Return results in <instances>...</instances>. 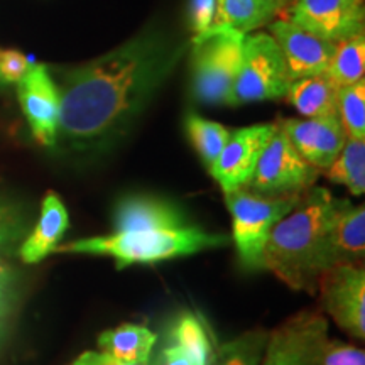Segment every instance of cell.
<instances>
[{"label": "cell", "mask_w": 365, "mask_h": 365, "mask_svg": "<svg viewBox=\"0 0 365 365\" xmlns=\"http://www.w3.org/2000/svg\"><path fill=\"white\" fill-rule=\"evenodd\" d=\"M29 66V59L21 51L16 49L0 51V81L4 83H19Z\"/></svg>", "instance_id": "cell-27"}, {"label": "cell", "mask_w": 365, "mask_h": 365, "mask_svg": "<svg viewBox=\"0 0 365 365\" xmlns=\"http://www.w3.org/2000/svg\"><path fill=\"white\" fill-rule=\"evenodd\" d=\"M22 113L41 145H56L59 130V90L44 65H31L17 86Z\"/></svg>", "instance_id": "cell-11"}, {"label": "cell", "mask_w": 365, "mask_h": 365, "mask_svg": "<svg viewBox=\"0 0 365 365\" xmlns=\"http://www.w3.org/2000/svg\"><path fill=\"white\" fill-rule=\"evenodd\" d=\"M318 176L319 170L299 156L277 124L245 190L262 196L299 195L314 186Z\"/></svg>", "instance_id": "cell-7"}, {"label": "cell", "mask_w": 365, "mask_h": 365, "mask_svg": "<svg viewBox=\"0 0 365 365\" xmlns=\"http://www.w3.org/2000/svg\"><path fill=\"white\" fill-rule=\"evenodd\" d=\"M12 220L11 212H9V207L0 200V228L7 227V223Z\"/></svg>", "instance_id": "cell-32"}, {"label": "cell", "mask_w": 365, "mask_h": 365, "mask_svg": "<svg viewBox=\"0 0 365 365\" xmlns=\"http://www.w3.org/2000/svg\"><path fill=\"white\" fill-rule=\"evenodd\" d=\"M340 198L322 186L299 195L294 208L269 232L261 269L272 272L291 289L317 293L323 267L325 235Z\"/></svg>", "instance_id": "cell-2"}, {"label": "cell", "mask_w": 365, "mask_h": 365, "mask_svg": "<svg viewBox=\"0 0 365 365\" xmlns=\"http://www.w3.org/2000/svg\"><path fill=\"white\" fill-rule=\"evenodd\" d=\"M269 331L254 328L225 341L212 352L207 365H259L266 350Z\"/></svg>", "instance_id": "cell-24"}, {"label": "cell", "mask_w": 365, "mask_h": 365, "mask_svg": "<svg viewBox=\"0 0 365 365\" xmlns=\"http://www.w3.org/2000/svg\"><path fill=\"white\" fill-rule=\"evenodd\" d=\"M289 83L284 56L272 36L266 33L245 34L230 107L282 98Z\"/></svg>", "instance_id": "cell-6"}, {"label": "cell", "mask_w": 365, "mask_h": 365, "mask_svg": "<svg viewBox=\"0 0 365 365\" xmlns=\"http://www.w3.org/2000/svg\"><path fill=\"white\" fill-rule=\"evenodd\" d=\"M217 0H190L188 6V21L190 29L195 36L202 34L213 24L215 17Z\"/></svg>", "instance_id": "cell-29"}, {"label": "cell", "mask_w": 365, "mask_h": 365, "mask_svg": "<svg viewBox=\"0 0 365 365\" xmlns=\"http://www.w3.org/2000/svg\"><path fill=\"white\" fill-rule=\"evenodd\" d=\"M186 44L161 31H145L59 80V130L78 148H102L132 122L178 65Z\"/></svg>", "instance_id": "cell-1"}, {"label": "cell", "mask_w": 365, "mask_h": 365, "mask_svg": "<svg viewBox=\"0 0 365 365\" xmlns=\"http://www.w3.org/2000/svg\"><path fill=\"white\" fill-rule=\"evenodd\" d=\"M70 227V218L65 203L53 191L46 193L41 203L39 220L36 223L33 232L21 245L19 255L26 264H38L44 261L49 254L59 245V240L66 234Z\"/></svg>", "instance_id": "cell-17"}, {"label": "cell", "mask_w": 365, "mask_h": 365, "mask_svg": "<svg viewBox=\"0 0 365 365\" xmlns=\"http://www.w3.org/2000/svg\"><path fill=\"white\" fill-rule=\"evenodd\" d=\"M269 31L284 56L291 81L318 76L327 71L336 43L309 34L289 19L269 22Z\"/></svg>", "instance_id": "cell-13"}, {"label": "cell", "mask_w": 365, "mask_h": 365, "mask_svg": "<svg viewBox=\"0 0 365 365\" xmlns=\"http://www.w3.org/2000/svg\"><path fill=\"white\" fill-rule=\"evenodd\" d=\"M279 127L304 161L325 171L344 148L346 134L339 115L317 118H286Z\"/></svg>", "instance_id": "cell-14"}, {"label": "cell", "mask_w": 365, "mask_h": 365, "mask_svg": "<svg viewBox=\"0 0 365 365\" xmlns=\"http://www.w3.org/2000/svg\"><path fill=\"white\" fill-rule=\"evenodd\" d=\"M286 11L291 22L330 43L364 33V0H294Z\"/></svg>", "instance_id": "cell-10"}, {"label": "cell", "mask_w": 365, "mask_h": 365, "mask_svg": "<svg viewBox=\"0 0 365 365\" xmlns=\"http://www.w3.org/2000/svg\"><path fill=\"white\" fill-rule=\"evenodd\" d=\"M228 240L227 235L208 234L203 228L190 225L178 230L113 232L110 235L88 237L59 244L53 254L105 255L113 259L120 271L132 264H156L207 249L225 247Z\"/></svg>", "instance_id": "cell-3"}, {"label": "cell", "mask_w": 365, "mask_h": 365, "mask_svg": "<svg viewBox=\"0 0 365 365\" xmlns=\"http://www.w3.org/2000/svg\"><path fill=\"white\" fill-rule=\"evenodd\" d=\"M71 365H134L122 362L105 352H83Z\"/></svg>", "instance_id": "cell-31"}, {"label": "cell", "mask_w": 365, "mask_h": 365, "mask_svg": "<svg viewBox=\"0 0 365 365\" xmlns=\"http://www.w3.org/2000/svg\"><path fill=\"white\" fill-rule=\"evenodd\" d=\"M190 227L182 210L170 200L149 195H129L113 210V230L154 232Z\"/></svg>", "instance_id": "cell-16"}, {"label": "cell", "mask_w": 365, "mask_h": 365, "mask_svg": "<svg viewBox=\"0 0 365 365\" xmlns=\"http://www.w3.org/2000/svg\"><path fill=\"white\" fill-rule=\"evenodd\" d=\"M0 298H2V284H0Z\"/></svg>", "instance_id": "cell-34"}, {"label": "cell", "mask_w": 365, "mask_h": 365, "mask_svg": "<svg viewBox=\"0 0 365 365\" xmlns=\"http://www.w3.org/2000/svg\"><path fill=\"white\" fill-rule=\"evenodd\" d=\"M156 365H198V364H196L188 354L182 352L181 349L168 345L163 349Z\"/></svg>", "instance_id": "cell-30"}, {"label": "cell", "mask_w": 365, "mask_h": 365, "mask_svg": "<svg viewBox=\"0 0 365 365\" xmlns=\"http://www.w3.org/2000/svg\"><path fill=\"white\" fill-rule=\"evenodd\" d=\"M244 36L225 26H210L193 38L191 86L200 103L228 105L242 63Z\"/></svg>", "instance_id": "cell-4"}, {"label": "cell", "mask_w": 365, "mask_h": 365, "mask_svg": "<svg viewBox=\"0 0 365 365\" xmlns=\"http://www.w3.org/2000/svg\"><path fill=\"white\" fill-rule=\"evenodd\" d=\"M328 341L323 313L303 309L269 333L264 365H323Z\"/></svg>", "instance_id": "cell-8"}, {"label": "cell", "mask_w": 365, "mask_h": 365, "mask_svg": "<svg viewBox=\"0 0 365 365\" xmlns=\"http://www.w3.org/2000/svg\"><path fill=\"white\" fill-rule=\"evenodd\" d=\"M365 257V208L340 200L328 225L323 247L325 271L335 266H364Z\"/></svg>", "instance_id": "cell-15"}, {"label": "cell", "mask_w": 365, "mask_h": 365, "mask_svg": "<svg viewBox=\"0 0 365 365\" xmlns=\"http://www.w3.org/2000/svg\"><path fill=\"white\" fill-rule=\"evenodd\" d=\"M0 240H2V228H0Z\"/></svg>", "instance_id": "cell-35"}, {"label": "cell", "mask_w": 365, "mask_h": 365, "mask_svg": "<svg viewBox=\"0 0 365 365\" xmlns=\"http://www.w3.org/2000/svg\"><path fill=\"white\" fill-rule=\"evenodd\" d=\"M323 365H365V354L362 349L354 345L330 340L323 357Z\"/></svg>", "instance_id": "cell-28"}, {"label": "cell", "mask_w": 365, "mask_h": 365, "mask_svg": "<svg viewBox=\"0 0 365 365\" xmlns=\"http://www.w3.org/2000/svg\"><path fill=\"white\" fill-rule=\"evenodd\" d=\"M276 129L277 124H261L230 130L225 148L210 171L222 186L223 193L247 186L259 158Z\"/></svg>", "instance_id": "cell-12"}, {"label": "cell", "mask_w": 365, "mask_h": 365, "mask_svg": "<svg viewBox=\"0 0 365 365\" xmlns=\"http://www.w3.org/2000/svg\"><path fill=\"white\" fill-rule=\"evenodd\" d=\"M156 341V333L148 327L134 323H124L98 335V346L102 352L134 365H148Z\"/></svg>", "instance_id": "cell-18"}, {"label": "cell", "mask_w": 365, "mask_h": 365, "mask_svg": "<svg viewBox=\"0 0 365 365\" xmlns=\"http://www.w3.org/2000/svg\"><path fill=\"white\" fill-rule=\"evenodd\" d=\"M279 14V0H217L212 26H225L250 34V31L272 22Z\"/></svg>", "instance_id": "cell-20"}, {"label": "cell", "mask_w": 365, "mask_h": 365, "mask_svg": "<svg viewBox=\"0 0 365 365\" xmlns=\"http://www.w3.org/2000/svg\"><path fill=\"white\" fill-rule=\"evenodd\" d=\"M185 127L196 153L200 154L207 170L212 171L213 164L220 156L222 149L225 148L228 137H230V130L218 122L207 120L196 113L186 115Z\"/></svg>", "instance_id": "cell-25"}, {"label": "cell", "mask_w": 365, "mask_h": 365, "mask_svg": "<svg viewBox=\"0 0 365 365\" xmlns=\"http://www.w3.org/2000/svg\"><path fill=\"white\" fill-rule=\"evenodd\" d=\"M336 115L346 137L365 140V81L340 86L336 93Z\"/></svg>", "instance_id": "cell-26"}, {"label": "cell", "mask_w": 365, "mask_h": 365, "mask_svg": "<svg viewBox=\"0 0 365 365\" xmlns=\"http://www.w3.org/2000/svg\"><path fill=\"white\" fill-rule=\"evenodd\" d=\"M327 180L344 185L354 196L365 191V140L346 137L344 148L330 168L325 170Z\"/></svg>", "instance_id": "cell-22"}, {"label": "cell", "mask_w": 365, "mask_h": 365, "mask_svg": "<svg viewBox=\"0 0 365 365\" xmlns=\"http://www.w3.org/2000/svg\"><path fill=\"white\" fill-rule=\"evenodd\" d=\"M365 71V38L364 33L340 41L323 75L335 86L354 85L364 80Z\"/></svg>", "instance_id": "cell-21"}, {"label": "cell", "mask_w": 365, "mask_h": 365, "mask_svg": "<svg viewBox=\"0 0 365 365\" xmlns=\"http://www.w3.org/2000/svg\"><path fill=\"white\" fill-rule=\"evenodd\" d=\"M293 2H294V0H279V12L286 11V9L289 7Z\"/></svg>", "instance_id": "cell-33"}, {"label": "cell", "mask_w": 365, "mask_h": 365, "mask_svg": "<svg viewBox=\"0 0 365 365\" xmlns=\"http://www.w3.org/2000/svg\"><path fill=\"white\" fill-rule=\"evenodd\" d=\"M336 93L339 86L333 85L325 75H318L293 80L287 86L284 97L294 105L301 115L317 118L336 115Z\"/></svg>", "instance_id": "cell-19"}, {"label": "cell", "mask_w": 365, "mask_h": 365, "mask_svg": "<svg viewBox=\"0 0 365 365\" xmlns=\"http://www.w3.org/2000/svg\"><path fill=\"white\" fill-rule=\"evenodd\" d=\"M299 195L262 196L245 188L225 191V202L232 215L234 244L242 266L249 271L261 269L262 250L269 232L294 208Z\"/></svg>", "instance_id": "cell-5"}, {"label": "cell", "mask_w": 365, "mask_h": 365, "mask_svg": "<svg viewBox=\"0 0 365 365\" xmlns=\"http://www.w3.org/2000/svg\"><path fill=\"white\" fill-rule=\"evenodd\" d=\"M317 293L333 322L349 335L365 336V271L364 266H335L319 276Z\"/></svg>", "instance_id": "cell-9"}, {"label": "cell", "mask_w": 365, "mask_h": 365, "mask_svg": "<svg viewBox=\"0 0 365 365\" xmlns=\"http://www.w3.org/2000/svg\"><path fill=\"white\" fill-rule=\"evenodd\" d=\"M168 344L186 352L198 365H207L212 344L202 322L193 313H181L168 328Z\"/></svg>", "instance_id": "cell-23"}]
</instances>
